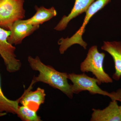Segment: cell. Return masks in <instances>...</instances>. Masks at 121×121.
<instances>
[{
    "label": "cell",
    "mask_w": 121,
    "mask_h": 121,
    "mask_svg": "<svg viewBox=\"0 0 121 121\" xmlns=\"http://www.w3.org/2000/svg\"><path fill=\"white\" fill-rule=\"evenodd\" d=\"M102 50L108 52L112 56L114 63L115 72L112 78L116 80L121 78V41H104Z\"/></svg>",
    "instance_id": "cell-11"
},
{
    "label": "cell",
    "mask_w": 121,
    "mask_h": 121,
    "mask_svg": "<svg viewBox=\"0 0 121 121\" xmlns=\"http://www.w3.org/2000/svg\"><path fill=\"white\" fill-rule=\"evenodd\" d=\"M19 104L18 99L16 100H11L4 94L1 88L0 74V112L16 114Z\"/></svg>",
    "instance_id": "cell-13"
},
{
    "label": "cell",
    "mask_w": 121,
    "mask_h": 121,
    "mask_svg": "<svg viewBox=\"0 0 121 121\" xmlns=\"http://www.w3.org/2000/svg\"><path fill=\"white\" fill-rule=\"evenodd\" d=\"M105 54L99 52L97 46L94 45L90 48L86 58L80 64V70L82 72H91L102 83H111L112 79L105 71L103 62Z\"/></svg>",
    "instance_id": "cell-3"
},
{
    "label": "cell",
    "mask_w": 121,
    "mask_h": 121,
    "mask_svg": "<svg viewBox=\"0 0 121 121\" xmlns=\"http://www.w3.org/2000/svg\"><path fill=\"white\" fill-rule=\"evenodd\" d=\"M39 27V25L26 23L24 20H18L14 22L11 27L8 41L13 45L19 44L25 38L31 35Z\"/></svg>",
    "instance_id": "cell-7"
},
{
    "label": "cell",
    "mask_w": 121,
    "mask_h": 121,
    "mask_svg": "<svg viewBox=\"0 0 121 121\" xmlns=\"http://www.w3.org/2000/svg\"><path fill=\"white\" fill-rule=\"evenodd\" d=\"M95 0H75L74 4L70 13L64 16L57 24L54 29L56 31L65 30L69 22L74 18L86 11L94 2Z\"/></svg>",
    "instance_id": "cell-10"
},
{
    "label": "cell",
    "mask_w": 121,
    "mask_h": 121,
    "mask_svg": "<svg viewBox=\"0 0 121 121\" xmlns=\"http://www.w3.org/2000/svg\"><path fill=\"white\" fill-rule=\"evenodd\" d=\"M36 12L29 19L24 20L26 23L33 25H39L47 22L57 15L56 10L54 7L47 9L43 6L40 7L36 6Z\"/></svg>",
    "instance_id": "cell-12"
},
{
    "label": "cell",
    "mask_w": 121,
    "mask_h": 121,
    "mask_svg": "<svg viewBox=\"0 0 121 121\" xmlns=\"http://www.w3.org/2000/svg\"><path fill=\"white\" fill-rule=\"evenodd\" d=\"M24 0H0V27L9 30L13 23L25 17Z\"/></svg>",
    "instance_id": "cell-4"
},
{
    "label": "cell",
    "mask_w": 121,
    "mask_h": 121,
    "mask_svg": "<svg viewBox=\"0 0 121 121\" xmlns=\"http://www.w3.org/2000/svg\"><path fill=\"white\" fill-rule=\"evenodd\" d=\"M28 61L32 69L39 72L37 76L33 78L30 84L33 86L36 83H43L60 91L69 98H73L71 84L68 83V74L58 71L52 66L45 65L38 56L33 58L29 56Z\"/></svg>",
    "instance_id": "cell-1"
},
{
    "label": "cell",
    "mask_w": 121,
    "mask_h": 121,
    "mask_svg": "<svg viewBox=\"0 0 121 121\" xmlns=\"http://www.w3.org/2000/svg\"><path fill=\"white\" fill-rule=\"evenodd\" d=\"M111 1V0H97L91 5L86 12L84 21L78 30L71 37L62 38L58 41V44L60 45L59 51L60 54H64L68 48L74 44H79L85 50L86 49L87 44L84 41L82 38L86 26L92 17L103 9Z\"/></svg>",
    "instance_id": "cell-2"
},
{
    "label": "cell",
    "mask_w": 121,
    "mask_h": 121,
    "mask_svg": "<svg viewBox=\"0 0 121 121\" xmlns=\"http://www.w3.org/2000/svg\"><path fill=\"white\" fill-rule=\"evenodd\" d=\"M10 34V30L0 27V56L4 60L7 71L14 73L19 70L22 63L15 54L16 48L8 41Z\"/></svg>",
    "instance_id": "cell-6"
},
{
    "label": "cell",
    "mask_w": 121,
    "mask_h": 121,
    "mask_svg": "<svg viewBox=\"0 0 121 121\" xmlns=\"http://www.w3.org/2000/svg\"><path fill=\"white\" fill-rule=\"evenodd\" d=\"M33 86L30 84L18 99L22 105L26 106L37 112L41 105L45 102L46 94L44 89L40 87L36 90L32 91Z\"/></svg>",
    "instance_id": "cell-8"
},
{
    "label": "cell",
    "mask_w": 121,
    "mask_h": 121,
    "mask_svg": "<svg viewBox=\"0 0 121 121\" xmlns=\"http://www.w3.org/2000/svg\"><path fill=\"white\" fill-rule=\"evenodd\" d=\"M68 79L71 81L72 91L73 94H78L84 91H87L92 95L99 94L107 96L114 100V95L112 93L103 90L99 86V81L96 78H91L84 73L68 74Z\"/></svg>",
    "instance_id": "cell-5"
},
{
    "label": "cell",
    "mask_w": 121,
    "mask_h": 121,
    "mask_svg": "<svg viewBox=\"0 0 121 121\" xmlns=\"http://www.w3.org/2000/svg\"><path fill=\"white\" fill-rule=\"evenodd\" d=\"M7 113L2 112H0V117L5 116V115H7Z\"/></svg>",
    "instance_id": "cell-16"
},
{
    "label": "cell",
    "mask_w": 121,
    "mask_h": 121,
    "mask_svg": "<svg viewBox=\"0 0 121 121\" xmlns=\"http://www.w3.org/2000/svg\"><path fill=\"white\" fill-rule=\"evenodd\" d=\"M113 94L114 96V100L119 101L121 103V89H119L116 92H113ZM119 110L121 114V105L119 106Z\"/></svg>",
    "instance_id": "cell-15"
},
{
    "label": "cell",
    "mask_w": 121,
    "mask_h": 121,
    "mask_svg": "<svg viewBox=\"0 0 121 121\" xmlns=\"http://www.w3.org/2000/svg\"><path fill=\"white\" fill-rule=\"evenodd\" d=\"M37 112L26 106L19 105L16 114L23 121H42Z\"/></svg>",
    "instance_id": "cell-14"
},
{
    "label": "cell",
    "mask_w": 121,
    "mask_h": 121,
    "mask_svg": "<svg viewBox=\"0 0 121 121\" xmlns=\"http://www.w3.org/2000/svg\"><path fill=\"white\" fill-rule=\"evenodd\" d=\"M91 121H121V114L117 100H112L103 109H93Z\"/></svg>",
    "instance_id": "cell-9"
}]
</instances>
